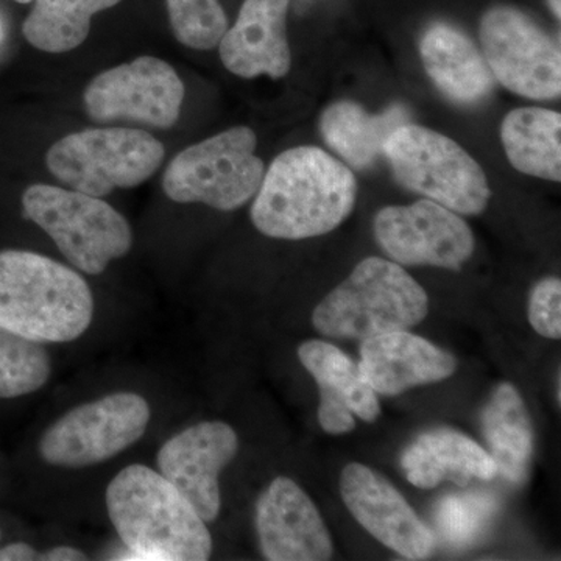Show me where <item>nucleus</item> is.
Segmentation results:
<instances>
[{
    "mask_svg": "<svg viewBox=\"0 0 561 561\" xmlns=\"http://www.w3.org/2000/svg\"><path fill=\"white\" fill-rule=\"evenodd\" d=\"M356 201L357 180L345 162L319 147H295L264 173L251 221L268 238L302 241L341 227Z\"/></svg>",
    "mask_w": 561,
    "mask_h": 561,
    "instance_id": "obj_1",
    "label": "nucleus"
},
{
    "mask_svg": "<svg viewBox=\"0 0 561 561\" xmlns=\"http://www.w3.org/2000/svg\"><path fill=\"white\" fill-rule=\"evenodd\" d=\"M110 522L127 552L121 560L205 561L213 538L197 511L160 471L130 465L106 489Z\"/></svg>",
    "mask_w": 561,
    "mask_h": 561,
    "instance_id": "obj_2",
    "label": "nucleus"
},
{
    "mask_svg": "<svg viewBox=\"0 0 561 561\" xmlns=\"http://www.w3.org/2000/svg\"><path fill=\"white\" fill-rule=\"evenodd\" d=\"M92 317L94 297L80 273L33 251H0V327L39 343H68Z\"/></svg>",
    "mask_w": 561,
    "mask_h": 561,
    "instance_id": "obj_3",
    "label": "nucleus"
},
{
    "mask_svg": "<svg viewBox=\"0 0 561 561\" xmlns=\"http://www.w3.org/2000/svg\"><path fill=\"white\" fill-rule=\"evenodd\" d=\"M427 311L426 291L400 264L367 257L319 302L312 323L327 337L365 341L416 327Z\"/></svg>",
    "mask_w": 561,
    "mask_h": 561,
    "instance_id": "obj_4",
    "label": "nucleus"
},
{
    "mask_svg": "<svg viewBox=\"0 0 561 561\" xmlns=\"http://www.w3.org/2000/svg\"><path fill=\"white\" fill-rule=\"evenodd\" d=\"M393 179L404 190L440 203L461 216H478L491 197L478 161L442 133L404 124L383 144Z\"/></svg>",
    "mask_w": 561,
    "mask_h": 561,
    "instance_id": "obj_5",
    "label": "nucleus"
},
{
    "mask_svg": "<svg viewBox=\"0 0 561 561\" xmlns=\"http://www.w3.org/2000/svg\"><path fill=\"white\" fill-rule=\"evenodd\" d=\"M24 216L80 272L101 275L110 262L130 253V224L99 197L49 184H33L22 195Z\"/></svg>",
    "mask_w": 561,
    "mask_h": 561,
    "instance_id": "obj_6",
    "label": "nucleus"
},
{
    "mask_svg": "<svg viewBox=\"0 0 561 561\" xmlns=\"http://www.w3.org/2000/svg\"><path fill=\"white\" fill-rule=\"evenodd\" d=\"M164 146L135 128H94L72 133L46 154L51 175L69 190L105 197L117 187H135L160 169Z\"/></svg>",
    "mask_w": 561,
    "mask_h": 561,
    "instance_id": "obj_7",
    "label": "nucleus"
},
{
    "mask_svg": "<svg viewBox=\"0 0 561 561\" xmlns=\"http://www.w3.org/2000/svg\"><path fill=\"white\" fill-rule=\"evenodd\" d=\"M249 127H234L180 151L165 169L162 190L176 203L234 210L260 191L265 165Z\"/></svg>",
    "mask_w": 561,
    "mask_h": 561,
    "instance_id": "obj_8",
    "label": "nucleus"
},
{
    "mask_svg": "<svg viewBox=\"0 0 561 561\" xmlns=\"http://www.w3.org/2000/svg\"><path fill=\"white\" fill-rule=\"evenodd\" d=\"M150 416L149 402L140 394H106L55 421L41 437V457L61 468L102 463L138 443L146 434Z\"/></svg>",
    "mask_w": 561,
    "mask_h": 561,
    "instance_id": "obj_9",
    "label": "nucleus"
},
{
    "mask_svg": "<svg viewBox=\"0 0 561 561\" xmlns=\"http://www.w3.org/2000/svg\"><path fill=\"white\" fill-rule=\"evenodd\" d=\"M482 55L508 91L530 101H552L561 94L559 41L513 7H494L479 25Z\"/></svg>",
    "mask_w": 561,
    "mask_h": 561,
    "instance_id": "obj_10",
    "label": "nucleus"
},
{
    "mask_svg": "<svg viewBox=\"0 0 561 561\" xmlns=\"http://www.w3.org/2000/svg\"><path fill=\"white\" fill-rule=\"evenodd\" d=\"M83 101L88 116L98 124L133 122L172 128L180 119L184 84L169 62L139 57L95 77Z\"/></svg>",
    "mask_w": 561,
    "mask_h": 561,
    "instance_id": "obj_11",
    "label": "nucleus"
},
{
    "mask_svg": "<svg viewBox=\"0 0 561 561\" xmlns=\"http://www.w3.org/2000/svg\"><path fill=\"white\" fill-rule=\"evenodd\" d=\"M378 245L398 264L459 271L474 251V236L459 214L423 198L387 206L373 224Z\"/></svg>",
    "mask_w": 561,
    "mask_h": 561,
    "instance_id": "obj_12",
    "label": "nucleus"
},
{
    "mask_svg": "<svg viewBox=\"0 0 561 561\" xmlns=\"http://www.w3.org/2000/svg\"><path fill=\"white\" fill-rule=\"evenodd\" d=\"M239 451V438L224 421H202L173 435L158 451V471L184 494L205 523L220 513L219 476Z\"/></svg>",
    "mask_w": 561,
    "mask_h": 561,
    "instance_id": "obj_13",
    "label": "nucleus"
},
{
    "mask_svg": "<svg viewBox=\"0 0 561 561\" xmlns=\"http://www.w3.org/2000/svg\"><path fill=\"white\" fill-rule=\"evenodd\" d=\"M341 493L351 515L376 540L404 559H430L434 534L386 478L365 465H346L341 476Z\"/></svg>",
    "mask_w": 561,
    "mask_h": 561,
    "instance_id": "obj_14",
    "label": "nucleus"
},
{
    "mask_svg": "<svg viewBox=\"0 0 561 561\" xmlns=\"http://www.w3.org/2000/svg\"><path fill=\"white\" fill-rule=\"evenodd\" d=\"M254 524L264 559L323 561L332 557L331 535L319 508L289 478H276L261 494Z\"/></svg>",
    "mask_w": 561,
    "mask_h": 561,
    "instance_id": "obj_15",
    "label": "nucleus"
},
{
    "mask_svg": "<svg viewBox=\"0 0 561 561\" xmlns=\"http://www.w3.org/2000/svg\"><path fill=\"white\" fill-rule=\"evenodd\" d=\"M290 0H245L219 43L225 68L242 79H283L291 66L286 20Z\"/></svg>",
    "mask_w": 561,
    "mask_h": 561,
    "instance_id": "obj_16",
    "label": "nucleus"
},
{
    "mask_svg": "<svg viewBox=\"0 0 561 561\" xmlns=\"http://www.w3.org/2000/svg\"><path fill=\"white\" fill-rule=\"evenodd\" d=\"M362 342L357 364L362 378L383 397L440 382L457 368L453 354L408 331L386 332Z\"/></svg>",
    "mask_w": 561,
    "mask_h": 561,
    "instance_id": "obj_17",
    "label": "nucleus"
},
{
    "mask_svg": "<svg viewBox=\"0 0 561 561\" xmlns=\"http://www.w3.org/2000/svg\"><path fill=\"white\" fill-rule=\"evenodd\" d=\"M298 357L320 390L319 423L321 430L342 435L356 426L354 416L371 423L381 413L378 397L364 381L348 354L332 343L308 341L298 348Z\"/></svg>",
    "mask_w": 561,
    "mask_h": 561,
    "instance_id": "obj_18",
    "label": "nucleus"
},
{
    "mask_svg": "<svg viewBox=\"0 0 561 561\" xmlns=\"http://www.w3.org/2000/svg\"><path fill=\"white\" fill-rule=\"evenodd\" d=\"M420 57L432 83L457 105H478L493 91L494 77L482 51L460 28L432 24L421 36Z\"/></svg>",
    "mask_w": 561,
    "mask_h": 561,
    "instance_id": "obj_19",
    "label": "nucleus"
},
{
    "mask_svg": "<svg viewBox=\"0 0 561 561\" xmlns=\"http://www.w3.org/2000/svg\"><path fill=\"white\" fill-rule=\"evenodd\" d=\"M401 467L408 481L423 490L435 489L446 479L467 485L471 479L491 481L497 476L490 454L467 435L453 430L420 435L402 453Z\"/></svg>",
    "mask_w": 561,
    "mask_h": 561,
    "instance_id": "obj_20",
    "label": "nucleus"
},
{
    "mask_svg": "<svg viewBox=\"0 0 561 561\" xmlns=\"http://www.w3.org/2000/svg\"><path fill=\"white\" fill-rule=\"evenodd\" d=\"M409 117L408 108L402 105L371 114L359 103L341 101L321 113L320 133L346 165L364 171L383 154L386 140L397 128L408 124Z\"/></svg>",
    "mask_w": 561,
    "mask_h": 561,
    "instance_id": "obj_21",
    "label": "nucleus"
},
{
    "mask_svg": "<svg viewBox=\"0 0 561 561\" xmlns=\"http://www.w3.org/2000/svg\"><path fill=\"white\" fill-rule=\"evenodd\" d=\"M482 432L497 474L512 483L529 474L534 430L522 394L511 382L500 383L482 412Z\"/></svg>",
    "mask_w": 561,
    "mask_h": 561,
    "instance_id": "obj_22",
    "label": "nucleus"
},
{
    "mask_svg": "<svg viewBox=\"0 0 561 561\" xmlns=\"http://www.w3.org/2000/svg\"><path fill=\"white\" fill-rule=\"evenodd\" d=\"M501 140L516 171L560 183V113L540 106L513 110L502 121Z\"/></svg>",
    "mask_w": 561,
    "mask_h": 561,
    "instance_id": "obj_23",
    "label": "nucleus"
},
{
    "mask_svg": "<svg viewBox=\"0 0 561 561\" xmlns=\"http://www.w3.org/2000/svg\"><path fill=\"white\" fill-rule=\"evenodd\" d=\"M22 33L35 49L65 54L77 49L91 32L92 16L121 0H33Z\"/></svg>",
    "mask_w": 561,
    "mask_h": 561,
    "instance_id": "obj_24",
    "label": "nucleus"
},
{
    "mask_svg": "<svg viewBox=\"0 0 561 561\" xmlns=\"http://www.w3.org/2000/svg\"><path fill=\"white\" fill-rule=\"evenodd\" d=\"M50 375V354L44 343L0 327V398L35 393Z\"/></svg>",
    "mask_w": 561,
    "mask_h": 561,
    "instance_id": "obj_25",
    "label": "nucleus"
},
{
    "mask_svg": "<svg viewBox=\"0 0 561 561\" xmlns=\"http://www.w3.org/2000/svg\"><path fill=\"white\" fill-rule=\"evenodd\" d=\"M497 502L479 491L449 494L435 507V526L446 545L468 548L481 540L496 515Z\"/></svg>",
    "mask_w": 561,
    "mask_h": 561,
    "instance_id": "obj_26",
    "label": "nucleus"
},
{
    "mask_svg": "<svg viewBox=\"0 0 561 561\" xmlns=\"http://www.w3.org/2000/svg\"><path fill=\"white\" fill-rule=\"evenodd\" d=\"M176 41L195 50L219 46L228 28L219 0H165Z\"/></svg>",
    "mask_w": 561,
    "mask_h": 561,
    "instance_id": "obj_27",
    "label": "nucleus"
},
{
    "mask_svg": "<svg viewBox=\"0 0 561 561\" xmlns=\"http://www.w3.org/2000/svg\"><path fill=\"white\" fill-rule=\"evenodd\" d=\"M531 328L546 339L561 337V280L545 278L535 284L529 300Z\"/></svg>",
    "mask_w": 561,
    "mask_h": 561,
    "instance_id": "obj_28",
    "label": "nucleus"
},
{
    "mask_svg": "<svg viewBox=\"0 0 561 561\" xmlns=\"http://www.w3.org/2000/svg\"><path fill=\"white\" fill-rule=\"evenodd\" d=\"M39 552H36L27 542H13L0 549V561H31L38 560Z\"/></svg>",
    "mask_w": 561,
    "mask_h": 561,
    "instance_id": "obj_29",
    "label": "nucleus"
},
{
    "mask_svg": "<svg viewBox=\"0 0 561 561\" xmlns=\"http://www.w3.org/2000/svg\"><path fill=\"white\" fill-rule=\"evenodd\" d=\"M38 560L44 561H84L88 556L79 549L70 548V546H57L49 551L41 552Z\"/></svg>",
    "mask_w": 561,
    "mask_h": 561,
    "instance_id": "obj_30",
    "label": "nucleus"
},
{
    "mask_svg": "<svg viewBox=\"0 0 561 561\" xmlns=\"http://www.w3.org/2000/svg\"><path fill=\"white\" fill-rule=\"evenodd\" d=\"M549 7H551L552 13L556 14L557 20H560V0H548Z\"/></svg>",
    "mask_w": 561,
    "mask_h": 561,
    "instance_id": "obj_31",
    "label": "nucleus"
},
{
    "mask_svg": "<svg viewBox=\"0 0 561 561\" xmlns=\"http://www.w3.org/2000/svg\"><path fill=\"white\" fill-rule=\"evenodd\" d=\"M14 2H18V3H28V2H32V0H14Z\"/></svg>",
    "mask_w": 561,
    "mask_h": 561,
    "instance_id": "obj_32",
    "label": "nucleus"
}]
</instances>
